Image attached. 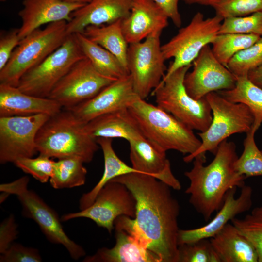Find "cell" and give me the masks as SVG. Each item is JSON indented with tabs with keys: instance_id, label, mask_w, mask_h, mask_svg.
Here are the masks:
<instances>
[{
	"instance_id": "6da1fadb",
	"label": "cell",
	"mask_w": 262,
	"mask_h": 262,
	"mask_svg": "<svg viewBox=\"0 0 262 262\" xmlns=\"http://www.w3.org/2000/svg\"><path fill=\"white\" fill-rule=\"evenodd\" d=\"M124 184L136 200L135 224L161 262H179L180 206L171 187L154 177L131 173L112 180Z\"/></svg>"
},
{
	"instance_id": "7a4b0ae2",
	"label": "cell",
	"mask_w": 262,
	"mask_h": 262,
	"mask_svg": "<svg viewBox=\"0 0 262 262\" xmlns=\"http://www.w3.org/2000/svg\"><path fill=\"white\" fill-rule=\"evenodd\" d=\"M214 155L213 160L205 166L206 155H197L192 169L184 173L190 181L185 191L190 195L189 202L206 221L221 208L230 189L245 185L246 177L235 168L238 157L234 142L223 141Z\"/></svg>"
},
{
	"instance_id": "3957f363",
	"label": "cell",
	"mask_w": 262,
	"mask_h": 262,
	"mask_svg": "<svg viewBox=\"0 0 262 262\" xmlns=\"http://www.w3.org/2000/svg\"><path fill=\"white\" fill-rule=\"evenodd\" d=\"M85 124L70 110L63 108L39 130L35 139L37 152L51 158H76L90 162L99 146Z\"/></svg>"
},
{
	"instance_id": "277c9868",
	"label": "cell",
	"mask_w": 262,
	"mask_h": 262,
	"mask_svg": "<svg viewBox=\"0 0 262 262\" xmlns=\"http://www.w3.org/2000/svg\"><path fill=\"white\" fill-rule=\"evenodd\" d=\"M128 109L145 137L161 149L190 155L200 146L192 129L157 105L138 97Z\"/></svg>"
},
{
	"instance_id": "5b68a950",
	"label": "cell",
	"mask_w": 262,
	"mask_h": 262,
	"mask_svg": "<svg viewBox=\"0 0 262 262\" xmlns=\"http://www.w3.org/2000/svg\"><path fill=\"white\" fill-rule=\"evenodd\" d=\"M67 22L61 21L39 28L21 39L8 62L0 70V84L17 87L21 77L57 49L68 35Z\"/></svg>"
},
{
	"instance_id": "8992f818",
	"label": "cell",
	"mask_w": 262,
	"mask_h": 262,
	"mask_svg": "<svg viewBox=\"0 0 262 262\" xmlns=\"http://www.w3.org/2000/svg\"><path fill=\"white\" fill-rule=\"evenodd\" d=\"M192 66L180 67L163 78L152 93L158 106L193 130L203 132L212 122V110L205 97L196 100L186 90L184 80Z\"/></svg>"
},
{
	"instance_id": "52a82bcc",
	"label": "cell",
	"mask_w": 262,
	"mask_h": 262,
	"mask_svg": "<svg viewBox=\"0 0 262 262\" xmlns=\"http://www.w3.org/2000/svg\"><path fill=\"white\" fill-rule=\"evenodd\" d=\"M205 97L212 110V121L206 131L198 133L201 145L194 153L183 158L186 163L208 151L215 154L219 145L228 137L237 133H246L252 129L254 116L246 105L231 102L217 92Z\"/></svg>"
},
{
	"instance_id": "ba28073f",
	"label": "cell",
	"mask_w": 262,
	"mask_h": 262,
	"mask_svg": "<svg viewBox=\"0 0 262 262\" xmlns=\"http://www.w3.org/2000/svg\"><path fill=\"white\" fill-rule=\"evenodd\" d=\"M29 182V177L23 176L12 182L1 184L0 191L17 196L21 204L24 216L37 224L49 241L62 245L74 260L84 256V249L65 232L61 219L56 212L35 192L28 189Z\"/></svg>"
},
{
	"instance_id": "9c48e42d",
	"label": "cell",
	"mask_w": 262,
	"mask_h": 262,
	"mask_svg": "<svg viewBox=\"0 0 262 262\" xmlns=\"http://www.w3.org/2000/svg\"><path fill=\"white\" fill-rule=\"evenodd\" d=\"M223 20L216 15L205 19L202 13L197 12L187 25L162 45L164 60L174 59L163 78L180 67L192 65L202 49L211 44L218 35Z\"/></svg>"
},
{
	"instance_id": "30bf717a",
	"label": "cell",
	"mask_w": 262,
	"mask_h": 262,
	"mask_svg": "<svg viewBox=\"0 0 262 262\" xmlns=\"http://www.w3.org/2000/svg\"><path fill=\"white\" fill-rule=\"evenodd\" d=\"M84 58L75 34H69L60 47L21 77L17 87L32 96L48 98L71 67Z\"/></svg>"
},
{
	"instance_id": "8fae6325",
	"label": "cell",
	"mask_w": 262,
	"mask_h": 262,
	"mask_svg": "<svg viewBox=\"0 0 262 262\" xmlns=\"http://www.w3.org/2000/svg\"><path fill=\"white\" fill-rule=\"evenodd\" d=\"M161 33H153L144 40L128 46L127 67L133 90L143 99L159 85L165 75V60L160 44Z\"/></svg>"
},
{
	"instance_id": "7c38bea8",
	"label": "cell",
	"mask_w": 262,
	"mask_h": 262,
	"mask_svg": "<svg viewBox=\"0 0 262 262\" xmlns=\"http://www.w3.org/2000/svg\"><path fill=\"white\" fill-rule=\"evenodd\" d=\"M136 204L133 195L124 184L111 180L101 189L89 207L64 214L60 219L62 222H66L78 218H88L111 233L118 217L135 218Z\"/></svg>"
},
{
	"instance_id": "4fadbf2b",
	"label": "cell",
	"mask_w": 262,
	"mask_h": 262,
	"mask_svg": "<svg viewBox=\"0 0 262 262\" xmlns=\"http://www.w3.org/2000/svg\"><path fill=\"white\" fill-rule=\"evenodd\" d=\"M50 116L40 114L0 117V163H14L37 152L35 139L41 126Z\"/></svg>"
},
{
	"instance_id": "5bb4252c",
	"label": "cell",
	"mask_w": 262,
	"mask_h": 262,
	"mask_svg": "<svg viewBox=\"0 0 262 262\" xmlns=\"http://www.w3.org/2000/svg\"><path fill=\"white\" fill-rule=\"evenodd\" d=\"M115 81L98 73L85 57L71 67L48 98L68 109L93 98Z\"/></svg>"
},
{
	"instance_id": "9a60e30c",
	"label": "cell",
	"mask_w": 262,
	"mask_h": 262,
	"mask_svg": "<svg viewBox=\"0 0 262 262\" xmlns=\"http://www.w3.org/2000/svg\"><path fill=\"white\" fill-rule=\"evenodd\" d=\"M116 243L111 248H101L86 257L84 262H161L148 248L145 238L137 228L134 218L122 215L114 222Z\"/></svg>"
},
{
	"instance_id": "2e32d148",
	"label": "cell",
	"mask_w": 262,
	"mask_h": 262,
	"mask_svg": "<svg viewBox=\"0 0 262 262\" xmlns=\"http://www.w3.org/2000/svg\"><path fill=\"white\" fill-rule=\"evenodd\" d=\"M193 64L192 70L185 76L184 85L194 99L199 100L210 93L235 86L237 77L216 58L209 45L202 49Z\"/></svg>"
},
{
	"instance_id": "e0dca14e",
	"label": "cell",
	"mask_w": 262,
	"mask_h": 262,
	"mask_svg": "<svg viewBox=\"0 0 262 262\" xmlns=\"http://www.w3.org/2000/svg\"><path fill=\"white\" fill-rule=\"evenodd\" d=\"M138 97L129 74L115 80L93 98L68 110L86 124L100 115L128 108Z\"/></svg>"
},
{
	"instance_id": "ac0fdd59",
	"label": "cell",
	"mask_w": 262,
	"mask_h": 262,
	"mask_svg": "<svg viewBox=\"0 0 262 262\" xmlns=\"http://www.w3.org/2000/svg\"><path fill=\"white\" fill-rule=\"evenodd\" d=\"M236 187L230 189L227 193L223 204L217 212L215 217L207 224L190 229H179L178 246L190 244L203 239H208L218 233L229 221L237 215L249 210L252 205V189L245 185L237 198L235 195Z\"/></svg>"
},
{
	"instance_id": "d6986e66",
	"label": "cell",
	"mask_w": 262,
	"mask_h": 262,
	"mask_svg": "<svg viewBox=\"0 0 262 262\" xmlns=\"http://www.w3.org/2000/svg\"><path fill=\"white\" fill-rule=\"evenodd\" d=\"M83 5L60 0H24L18 13L22 20L18 28L20 40L43 25L61 21L68 22L72 13Z\"/></svg>"
},
{
	"instance_id": "ffe728a7",
	"label": "cell",
	"mask_w": 262,
	"mask_h": 262,
	"mask_svg": "<svg viewBox=\"0 0 262 262\" xmlns=\"http://www.w3.org/2000/svg\"><path fill=\"white\" fill-rule=\"evenodd\" d=\"M168 19L153 0H133L129 15L121 21L123 33L129 44L139 42L153 33H162Z\"/></svg>"
},
{
	"instance_id": "44dd1931",
	"label": "cell",
	"mask_w": 262,
	"mask_h": 262,
	"mask_svg": "<svg viewBox=\"0 0 262 262\" xmlns=\"http://www.w3.org/2000/svg\"><path fill=\"white\" fill-rule=\"evenodd\" d=\"M129 143L130 161L134 169L140 173L154 177L174 190L181 189L180 181L172 172L166 151L145 137L130 141Z\"/></svg>"
},
{
	"instance_id": "7402d4cb",
	"label": "cell",
	"mask_w": 262,
	"mask_h": 262,
	"mask_svg": "<svg viewBox=\"0 0 262 262\" xmlns=\"http://www.w3.org/2000/svg\"><path fill=\"white\" fill-rule=\"evenodd\" d=\"M133 0H91L73 12L67 22L68 34L82 33L90 25L122 20L130 14Z\"/></svg>"
},
{
	"instance_id": "603a6c76",
	"label": "cell",
	"mask_w": 262,
	"mask_h": 262,
	"mask_svg": "<svg viewBox=\"0 0 262 262\" xmlns=\"http://www.w3.org/2000/svg\"><path fill=\"white\" fill-rule=\"evenodd\" d=\"M62 109L58 102L49 98L32 96L17 87L0 84V117L40 114L52 116Z\"/></svg>"
},
{
	"instance_id": "cb8c5ba5",
	"label": "cell",
	"mask_w": 262,
	"mask_h": 262,
	"mask_svg": "<svg viewBox=\"0 0 262 262\" xmlns=\"http://www.w3.org/2000/svg\"><path fill=\"white\" fill-rule=\"evenodd\" d=\"M85 128L88 133L96 139L120 138L129 142L145 137L128 108L98 116L87 122Z\"/></svg>"
},
{
	"instance_id": "d4e9b609",
	"label": "cell",
	"mask_w": 262,
	"mask_h": 262,
	"mask_svg": "<svg viewBox=\"0 0 262 262\" xmlns=\"http://www.w3.org/2000/svg\"><path fill=\"white\" fill-rule=\"evenodd\" d=\"M210 241L220 262H258L253 246L231 223L227 224Z\"/></svg>"
},
{
	"instance_id": "484cf974",
	"label": "cell",
	"mask_w": 262,
	"mask_h": 262,
	"mask_svg": "<svg viewBox=\"0 0 262 262\" xmlns=\"http://www.w3.org/2000/svg\"><path fill=\"white\" fill-rule=\"evenodd\" d=\"M112 140L113 139L107 138L97 139L103 154L104 172L98 183L90 191L83 194L80 198V210L91 205L101 189L112 179L131 173H140L132 166L127 165L117 156L113 147Z\"/></svg>"
},
{
	"instance_id": "4316f807",
	"label": "cell",
	"mask_w": 262,
	"mask_h": 262,
	"mask_svg": "<svg viewBox=\"0 0 262 262\" xmlns=\"http://www.w3.org/2000/svg\"><path fill=\"white\" fill-rule=\"evenodd\" d=\"M75 34L83 54L100 74L115 80L130 74L126 67L111 52L82 33Z\"/></svg>"
},
{
	"instance_id": "83f0119b",
	"label": "cell",
	"mask_w": 262,
	"mask_h": 262,
	"mask_svg": "<svg viewBox=\"0 0 262 262\" xmlns=\"http://www.w3.org/2000/svg\"><path fill=\"white\" fill-rule=\"evenodd\" d=\"M121 21L118 20L101 25L88 26L81 33L115 55L128 70L127 55L129 44L123 33Z\"/></svg>"
},
{
	"instance_id": "f1b7e54d",
	"label": "cell",
	"mask_w": 262,
	"mask_h": 262,
	"mask_svg": "<svg viewBox=\"0 0 262 262\" xmlns=\"http://www.w3.org/2000/svg\"><path fill=\"white\" fill-rule=\"evenodd\" d=\"M218 92L227 99L246 105L253 115L252 129L256 132L262 123V89L251 82L247 76L237 77L235 86L232 89Z\"/></svg>"
},
{
	"instance_id": "f546056e",
	"label": "cell",
	"mask_w": 262,
	"mask_h": 262,
	"mask_svg": "<svg viewBox=\"0 0 262 262\" xmlns=\"http://www.w3.org/2000/svg\"><path fill=\"white\" fill-rule=\"evenodd\" d=\"M84 163L76 158H66L54 161L51 186L56 189L71 188L84 184L87 169Z\"/></svg>"
},
{
	"instance_id": "4dcf8cb0",
	"label": "cell",
	"mask_w": 262,
	"mask_h": 262,
	"mask_svg": "<svg viewBox=\"0 0 262 262\" xmlns=\"http://www.w3.org/2000/svg\"><path fill=\"white\" fill-rule=\"evenodd\" d=\"M261 37L254 34H219L211 43L212 50L216 58L227 67L229 60L236 53L252 45Z\"/></svg>"
},
{
	"instance_id": "1f68e13d",
	"label": "cell",
	"mask_w": 262,
	"mask_h": 262,
	"mask_svg": "<svg viewBox=\"0 0 262 262\" xmlns=\"http://www.w3.org/2000/svg\"><path fill=\"white\" fill-rule=\"evenodd\" d=\"M256 131L253 129L246 133L244 141V150L235 163L236 171L246 178L262 176V151L255 143Z\"/></svg>"
},
{
	"instance_id": "d6a6232c",
	"label": "cell",
	"mask_w": 262,
	"mask_h": 262,
	"mask_svg": "<svg viewBox=\"0 0 262 262\" xmlns=\"http://www.w3.org/2000/svg\"><path fill=\"white\" fill-rule=\"evenodd\" d=\"M230 221L252 244L258 262H262V206L254 208L243 219L235 217Z\"/></svg>"
},
{
	"instance_id": "836d02e7",
	"label": "cell",
	"mask_w": 262,
	"mask_h": 262,
	"mask_svg": "<svg viewBox=\"0 0 262 262\" xmlns=\"http://www.w3.org/2000/svg\"><path fill=\"white\" fill-rule=\"evenodd\" d=\"M262 65V36L248 48L236 53L227 67L236 77L247 76L248 72Z\"/></svg>"
},
{
	"instance_id": "e575fe53",
	"label": "cell",
	"mask_w": 262,
	"mask_h": 262,
	"mask_svg": "<svg viewBox=\"0 0 262 262\" xmlns=\"http://www.w3.org/2000/svg\"><path fill=\"white\" fill-rule=\"evenodd\" d=\"M227 33L254 34L262 36V11L224 19L219 34Z\"/></svg>"
},
{
	"instance_id": "d590c367",
	"label": "cell",
	"mask_w": 262,
	"mask_h": 262,
	"mask_svg": "<svg viewBox=\"0 0 262 262\" xmlns=\"http://www.w3.org/2000/svg\"><path fill=\"white\" fill-rule=\"evenodd\" d=\"M179 262H220L210 240L179 245Z\"/></svg>"
},
{
	"instance_id": "8d00e7d4",
	"label": "cell",
	"mask_w": 262,
	"mask_h": 262,
	"mask_svg": "<svg viewBox=\"0 0 262 262\" xmlns=\"http://www.w3.org/2000/svg\"><path fill=\"white\" fill-rule=\"evenodd\" d=\"M54 160L39 154L36 158L24 157L16 160L14 164L24 172L28 174L41 183H46L52 176Z\"/></svg>"
},
{
	"instance_id": "74e56055",
	"label": "cell",
	"mask_w": 262,
	"mask_h": 262,
	"mask_svg": "<svg viewBox=\"0 0 262 262\" xmlns=\"http://www.w3.org/2000/svg\"><path fill=\"white\" fill-rule=\"evenodd\" d=\"M223 19L262 11V0H223L213 7Z\"/></svg>"
},
{
	"instance_id": "f35d334b",
	"label": "cell",
	"mask_w": 262,
	"mask_h": 262,
	"mask_svg": "<svg viewBox=\"0 0 262 262\" xmlns=\"http://www.w3.org/2000/svg\"><path fill=\"white\" fill-rule=\"evenodd\" d=\"M42 260L37 249L19 243H13L0 256V262H40Z\"/></svg>"
},
{
	"instance_id": "ab89813d",
	"label": "cell",
	"mask_w": 262,
	"mask_h": 262,
	"mask_svg": "<svg viewBox=\"0 0 262 262\" xmlns=\"http://www.w3.org/2000/svg\"><path fill=\"white\" fill-rule=\"evenodd\" d=\"M18 33V29H13L0 36V70L7 64L14 49L20 41Z\"/></svg>"
},
{
	"instance_id": "60d3db41",
	"label": "cell",
	"mask_w": 262,
	"mask_h": 262,
	"mask_svg": "<svg viewBox=\"0 0 262 262\" xmlns=\"http://www.w3.org/2000/svg\"><path fill=\"white\" fill-rule=\"evenodd\" d=\"M18 233L14 215L10 214L0 225V253L4 252L14 243Z\"/></svg>"
},
{
	"instance_id": "b9f144b4",
	"label": "cell",
	"mask_w": 262,
	"mask_h": 262,
	"mask_svg": "<svg viewBox=\"0 0 262 262\" xmlns=\"http://www.w3.org/2000/svg\"><path fill=\"white\" fill-rule=\"evenodd\" d=\"M164 11L168 18L177 27L182 24L181 16L179 11L178 3L180 0H153Z\"/></svg>"
},
{
	"instance_id": "7bdbcfd3",
	"label": "cell",
	"mask_w": 262,
	"mask_h": 262,
	"mask_svg": "<svg viewBox=\"0 0 262 262\" xmlns=\"http://www.w3.org/2000/svg\"><path fill=\"white\" fill-rule=\"evenodd\" d=\"M247 77L251 82L262 89V65L250 71Z\"/></svg>"
},
{
	"instance_id": "ee69618b",
	"label": "cell",
	"mask_w": 262,
	"mask_h": 262,
	"mask_svg": "<svg viewBox=\"0 0 262 262\" xmlns=\"http://www.w3.org/2000/svg\"><path fill=\"white\" fill-rule=\"evenodd\" d=\"M187 4H197L204 6H209L213 7L215 4L220 2L223 0H182Z\"/></svg>"
},
{
	"instance_id": "f6af8a7d",
	"label": "cell",
	"mask_w": 262,
	"mask_h": 262,
	"mask_svg": "<svg viewBox=\"0 0 262 262\" xmlns=\"http://www.w3.org/2000/svg\"><path fill=\"white\" fill-rule=\"evenodd\" d=\"M64 2L73 3H79L81 4H86L91 0H60Z\"/></svg>"
},
{
	"instance_id": "bcb514c9",
	"label": "cell",
	"mask_w": 262,
	"mask_h": 262,
	"mask_svg": "<svg viewBox=\"0 0 262 262\" xmlns=\"http://www.w3.org/2000/svg\"><path fill=\"white\" fill-rule=\"evenodd\" d=\"M9 195H10L6 192H2V194L0 195V203H2L7 198H8Z\"/></svg>"
},
{
	"instance_id": "7dc6e473",
	"label": "cell",
	"mask_w": 262,
	"mask_h": 262,
	"mask_svg": "<svg viewBox=\"0 0 262 262\" xmlns=\"http://www.w3.org/2000/svg\"><path fill=\"white\" fill-rule=\"evenodd\" d=\"M6 0H0V1H1V2H4V1H5Z\"/></svg>"
},
{
	"instance_id": "c3c4849f",
	"label": "cell",
	"mask_w": 262,
	"mask_h": 262,
	"mask_svg": "<svg viewBox=\"0 0 262 262\" xmlns=\"http://www.w3.org/2000/svg\"></svg>"
}]
</instances>
